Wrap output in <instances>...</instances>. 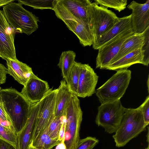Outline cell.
<instances>
[{
	"instance_id": "cell-1",
	"label": "cell",
	"mask_w": 149,
	"mask_h": 149,
	"mask_svg": "<svg viewBox=\"0 0 149 149\" xmlns=\"http://www.w3.org/2000/svg\"><path fill=\"white\" fill-rule=\"evenodd\" d=\"M0 102L10 118L17 134L26 122L31 103L21 93L12 87L0 91Z\"/></svg>"
},
{
	"instance_id": "cell-2",
	"label": "cell",
	"mask_w": 149,
	"mask_h": 149,
	"mask_svg": "<svg viewBox=\"0 0 149 149\" xmlns=\"http://www.w3.org/2000/svg\"><path fill=\"white\" fill-rule=\"evenodd\" d=\"M147 125L139 107L125 108L120 126L113 136L116 146L118 147L124 146L143 131Z\"/></svg>"
},
{
	"instance_id": "cell-3",
	"label": "cell",
	"mask_w": 149,
	"mask_h": 149,
	"mask_svg": "<svg viewBox=\"0 0 149 149\" xmlns=\"http://www.w3.org/2000/svg\"><path fill=\"white\" fill-rule=\"evenodd\" d=\"M2 11L6 20L16 32L30 35L38 28V17L19 3L13 1L3 6Z\"/></svg>"
},
{
	"instance_id": "cell-4",
	"label": "cell",
	"mask_w": 149,
	"mask_h": 149,
	"mask_svg": "<svg viewBox=\"0 0 149 149\" xmlns=\"http://www.w3.org/2000/svg\"><path fill=\"white\" fill-rule=\"evenodd\" d=\"M131 79V71L127 69L117 70L95 91L101 104L120 100L125 93Z\"/></svg>"
},
{
	"instance_id": "cell-5",
	"label": "cell",
	"mask_w": 149,
	"mask_h": 149,
	"mask_svg": "<svg viewBox=\"0 0 149 149\" xmlns=\"http://www.w3.org/2000/svg\"><path fill=\"white\" fill-rule=\"evenodd\" d=\"M64 116L66 119L64 143L67 149H74L80 139L79 131L83 116L80 101L76 95L72 94Z\"/></svg>"
},
{
	"instance_id": "cell-6",
	"label": "cell",
	"mask_w": 149,
	"mask_h": 149,
	"mask_svg": "<svg viewBox=\"0 0 149 149\" xmlns=\"http://www.w3.org/2000/svg\"><path fill=\"white\" fill-rule=\"evenodd\" d=\"M88 12L89 25L93 37L94 44L101 36L118 21L119 18L108 8L99 6L95 2L90 4Z\"/></svg>"
},
{
	"instance_id": "cell-7",
	"label": "cell",
	"mask_w": 149,
	"mask_h": 149,
	"mask_svg": "<svg viewBox=\"0 0 149 149\" xmlns=\"http://www.w3.org/2000/svg\"><path fill=\"white\" fill-rule=\"evenodd\" d=\"M91 2L89 0H55L53 10L62 21L74 20L89 25L88 7Z\"/></svg>"
},
{
	"instance_id": "cell-8",
	"label": "cell",
	"mask_w": 149,
	"mask_h": 149,
	"mask_svg": "<svg viewBox=\"0 0 149 149\" xmlns=\"http://www.w3.org/2000/svg\"><path fill=\"white\" fill-rule=\"evenodd\" d=\"M125 108L120 100L101 104L98 108L96 123L108 133H115L120 126Z\"/></svg>"
},
{
	"instance_id": "cell-9",
	"label": "cell",
	"mask_w": 149,
	"mask_h": 149,
	"mask_svg": "<svg viewBox=\"0 0 149 149\" xmlns=\"http://www.w3.org/2000/svg\"><path fill=\"white\" fill-rule=\"evenodd\" d=\"M56 91L57 89L50 88L40 101L38 113L31 142L33 141L45 128L49 126L54 118Z\"/></svg>"
},
{
	"instance_id": "cell-10",
	"label": "cell",
	"mask_w": 149,
	"mask_h": 149,
	"mask_svg": "<svg viewBox=\"0 0 149 149\" xmlns=\"http://www.w3.org/2000/svg\"><path fill=\"white\" fill-rule=\"evenodd\" d=\"M134 33L132 29L125 30L106 42L98 49L96 68L105 69L117 54L123 43Z\"/></svg>"
},
{
	"instance_id": "cell-11",
	"label": "cell",
	"mask_w": 149,
	"mask_h": 149,
	"mask_svg": "<svg viewBox=\"0 0 149 149\" xmlns=\"http://www.w3.org/2000/svg\"><path fill=\"white\" fill-rule=\"evenodd\" d=\"M16 33L0 10V57L6 60L17 59L14 45Z\"/></svg>"
},
{
	"instance_id": "cell-12",
	"label": "cell",
	"mask_w": 149,
	"mask_h": 149,
	"mask_svg": "<svg viewBox=\"0 0 149 149\" xmlns=\"http://www.w3.org/2000/svg\"><path fill=\"white\" fill-rule=\"evenodd\" d=\"M127 7L132 10L131 23L133 32L136 34L143 33L149 27V0L143 4L132 1Z\"/></svg>"
},
{
	"instance_id": "cell-13",
	"label": "cell",
	"mask_w": 149,
	"mask_h": 149,
	"mask_svg": "<svg viewBox=\"0 0 149 149\" xmlns=\"http://www.w3.org/2000/svg\"><path fill=\"white\" fill-rule=\"evenodd\" d=\"M98 76L88 64H81L77 91L78 97H90L95 92Z\"/></svg>"
},
{
	"instance_id": "cell-14",
	"label": "cell",
	"mask_w": 149,
	"mask_h": 149,
	"mask_svg": "<svg viewBox=\"0 0 149 149\" xmlns=\"http://www.w3.org/2000/svg\"><path fill=\"white\" fill-rule=\"evenodd\" d=\"M48 83L34 73L22 89L21 93L31 104L40 102L49 89Z\"/></svg>"
},
{
	"instance_id": "cell-15",
	"label": "cell",
	"mask_w": 149,
	"mask_h": 149,
	"mask_svg": "<svg viewBox=\"0 0 149 149\" xmlns=\"http://www.w3.org/2000/svg\"><path fill=\"white\" fill-rule=\"evenodd\" d=\"M40 106V101L31 104L26 122L17 134V149H28L31 141L32 134L36 122Z\"/></svg>"
},
{
	"instance_id": "cell-16",
	"label": "cell",
	"mask_w": 149,
	"mask_h": 149,
	"mask_svg": "<svg viewBox=\"0 0 149 149\" xmlns=\"http://www.w3.org/2000/svg\"><path fill=\"white\" fill-rule=\"evenodd\" d=\"M62 21L77 36L82 45L86 47L93 45V37L89 25L74 20L64 19Z\"/></svg>"
},
{
	"instance_id": "cell-17",
	"label": "cell",
	"mask_w": 149,
	"mask_h": 149,
	"mask_svg": "<svg viewBox=\"0 0 149 149\" xmlns=\"http://www.w3.org/2000/svg\"><path fill=\"white\" fill-rule=\"evenodd\" d=\"M6 61L8 74L13 77L19 83L25 86L33 74L32 68L17 59H8Z\"/></svg>"
},
{
	"instance_id": "cell-18",
	"label": "cell",
	"mask_w": 149,
	"mask_h": 149,
	"mask_svg": "<svg viewBox=\"0 0 149 149\" xmlns=\"http://www.w3.org/2000/svg\"><path fill=\"white\" fill-rule=\"evenodd\" d=\"M132 28L131 14L119 18L118 21L108 31L102 34L92 45L93 48L98 49L102 45L123 32Z\"/></svg>"
},
{
	"instance_id": "cell-19",
	"label": "cell",
	"mask_w": 149,
	"mask_h": 149,
	"mask_svg": "<svg viewBox=\"0 0 149 149\" xmlns=\"http://www.w3.org/2000/svg\"><path fill=\"white\" fill-rule=\"evenodd\" d=\"M73 93L65 80H61L57 89L56 97L54 117L64 115L65 111Z\"/></svg>"
},
{
	"instance_id": "cell-20",
	"label": "cell",
	"mask_w": 149,
	"mask_h": 149,
	"mask_svg": "<svg viewBox=\"0 0 149 149\" xmlns=\"http://www.w3.org/2000/svg\"><path fill=\"white\" fill-rule=\"evenodd\" d=\"M141 48L136 49L117 61L109 64L105 69L117 71L120 69H127L131 65L136 63L143 64V52Z\"/></svg>"
},
{
	"instance_id": "cell-21",
	"label": "cell",
	"mask_w": 149,
	"mask_h": 149,
	"mask_svg": "<svg viewBox=\"0 0 149 149\" xmlns=\"http://www.w3.org/2000/svg\"><path fill=\"white\" fill-rule=\"evenodd\" d=\"M143 42V33H134L123 43L118 53L111 60L109 64L117 61L136 49L141 48Z\"/></svg>"
},
{
	"instance_id": "cell-22",
	"label": "cell",
	"mask_w": 149,
	"mask_h": 149,
	"mask_svg": "<svg viewBox=\"0 0 149 149\" xmlns=\"http://www.w3.org/2000/svg\"><path fill=\"white\" fill-rule=\"evenodd\" d=\"M76 56L73 51L68 50L63 52L60 56L57 65L60 69L62 75L66 81L75 61Z\"/></svg>"
},
{
	"instance_id": "cell-23",
	"label": "cell",
	"mask_w": 149,
	"mask_h": 149,
	"mask_svg": "<svg viewBox=\"0 0 149 149\" xmlns=\"http://www.w3.org/2000/svg\"><path fill=\"white\" fill-rule=\"evenodd\" d=\"M48 126L45 128L33 141L31 142L33 146L38 149H52L61 142L54 140L50 137L48 132Z\"/></svg>"
},
{
	"instance_id": "cell-24",
	"label": "cell",
	"mask_w": 149,
	"mask_h": 149,
	"mask_svg": "<svg viewBox=\"0 0 149 149\" xmlns=\"http://www.w3.org/2000/svg\"><path fill=\"white\" fill-rule=\"evenodd\" d=\"M81 64L75 61L66 81L70 90L75 95L77 91Z\"/></svg>"
},
{
	"instance_id": "cell-25",
	"label": "cell",
	"mask_w": 149,
	"mask_h": 149,
	"mask_svg": "<svg viewBox=\"0 0 149 149\" xmlns=\"http://www.w3.org/2000/svg\"><path fill=\"white\" fill-rule=\"evenodd\" d=\"M55 0H18L19 3L22 5L27 6L34 9H50L53 10Z\"/></svg>"
},
{
	"instance_id": "cell-26",
	"label": "cell",
	"mask_w": 149,
	"mask_h": 149,
	"mask_svg": "<svg viewBox=\"0 0 149 149\" xmlns=\"http://www.w3.org/2000/svg\"><path fill=\"white\" fill-rule=\"evenodd\" d=\"M0 140L11 145L17 149V134L16 133L0 125Z\"/></svg>"
},
{
	"instance_id": "cell-27",
	"label": "cell",
	"mask_w": 149,
	"mask_h": 149,
	"mask_svg": "<svg viewBox=\"0 0 149 149\" xmlns=\"http://www.w3.org/2000/svg\"><path fill=\"white\" fill-rule=\"evenodd\" d=\"M94 1L98 5L113 8L119 12L124 10L127 4V0H94Z\"/></svg>"
},
{
	"instance_id": "cell-28",
	"label": "cell",
	"mask_w": 149,
	"mask_h": 149,
	"mask_svg": "<svg viewBox=\"0 0 149 149\" xmlns=\"http://www.w3.org/2000/svg\"><path fill=\"white\" fill-rule=\"evenodd\" d=\"M64 115L55 117L48 127V132L50 137L53 139L58 140L60 130L62 125Z\"/></svg>"
},
{
	"instance_id": "cell-29",
	"label": "cell",
	"mask_w": 149,
	"mask_h": 149,
	"mask_svg": "<svg viewBox=\"0 0 149 149\" xmlns=\"http://www.w3.org/2000/svg\"><path fill=\"white\" fill-rule=\"evenodd\" d=\"M143 33L144 36V42L141 49L143 52V65L148 66L149 63V27Z\"/></svg>"
},
{
	"instance_id": "cell-30",
	"label": "cell",
	"mask_w": 149,
	"mask_h": 149,
	"mask_svg": "<svg viewBox=\"0 0 149 149\" xmlns=\"http://www.w3.org/2000/svg\"><path fill=\"white\" fill-rule=\"evenodd\" d=\"M0 125L16 133L10 118L5 111L2 104L0 102Z\"/></svg>"
},
{
	"instance_id": "cell-31",
	"label": "cell",
	"mask_w": 149,
	"mask_h": 149,
	"mask_svg": "<svg viewBox=\"0 0 149 149\" xmlns=\"http://www.w3.org/2000/svg\"><path fill=\"white\" fill-rule=\"evenodd\" d=\"M98 142L99 140L95 137H87L80 139L74 149H93Z\"/></svg>"
},
{
	"instance_id": "cell-32",
	"label": "cell",
	"mask_w": 149,
	"mask_h": 149,
	"mask_svg": "<svg viewBox=\"0 0 149 149\" xmlns=\"http://www.w3.org/2000/svg\"><path fill=\"white\" fill-rule=\"evenodd\" d=\"M142 112L145 123H149V96H147L144 102L139 107Z\"/></svg>"
},
{
	"instance_id": "cell-33",
	"label": "cell",
	"mask_w": 149,
	"mask_h": 149,
	"mask_svg": "<svg viewBox=\"0 0 149 149\" xmlns=\"http://www.w3.org/2000/svg\"><path fill=\"white\" fill-rule=\"evenodd\" d=\"M7 74V68L3 64L0 63V84L6 82Z\"/></svg>"
},
{
	"instance_id": "cell-34",
	"label": "cell",
	"mask_w": 149,
	"mask_h": 149,
	"mask_svg": "<svg viewBox=\"0 0 149 149\" xmlns=\"http://www.w3.org/2000/svg\"><path fill=\"white\" fill-rule=\"evenodd\" d=\"M66 127V119L64 117L63 119V123L61 126L59 135L58 140L61 141L65 139V131Z\"/></svg>"
},
{
	"instance_id": "cell-35",
	"label": "cell",
	"mask_w": 149,
	"mask_h": 149,
	"mask_svg": "<svg viewBox=\"0 0 149 149\" xmlns=\"http://www.w3.org/2000/svg\"><path fill=\"white\" fill-rule=\"evenodd\" d=\"M13 147L10 144L0 140V149H13Z\"/></svg>"
},
{
	"instance_id": "cell-36",
	"label": "cell",
	"mask_w": 149,
	"mask_h": 149,
	"mask_svg": "<svg viewBox=\"0 0 149 149\" xmlns=\"http://www.w3.org/2000/svg\"><path fill=\"white\" fill-rule=\"evenodd\" d=\"M64 142V139L61 141V142L56 146L55 149H67Z\"/></svg>"
},
{
	"instance_id": "cell-37",
	"label": "cell",
	"mask_w": 149,
	"mask_h": 149,
	"mask_svg": "<svg viewBox=\"0 0 149 149\" xmlns=\"http://www.w3.org/2000/svg\"><path fill=\"white\" fill-rule=\"evenodd\" d=\"M14 1L13 0H0V8L1 6H5Z\"/></svg>"
},
{
	"instance_id": "cell-38",
	"label": "cell",
	"mask_w": 149,
	"mask_h": 149,
	"mask_svg": "<svg viewBox=\"0 0 149 149\" xmlns=\"http://www.w3.org/2000/svg\"><path fill=\"white\" fill-rule=\"evenodd\" d=\"M28 149H38L33 146L31 143L29 145Z\"/></svg>"
},
{
	"instance_id": "cell-39",
	"label": "cell",
	"mask_w": 149,
	"mask_h": 149,
	"mask_svg": "<svg viewBox=\"0 0 149 149\" xmlns=\"http://www.w3.org/2000/svg\"><path fill=\"white\" fill-rule=\"evenodd\" d=\"M145 149H149V145H148V147L146 148Z\"/></svg>"
},
{
	"instance_id": "cell-40",
	"label": "cell",
	"mask_w": 149,
	"mask_h": 149,
	"mask_svg": "<svg viewBox=\"0 0 149 149\" xmlns=\"http://www.w3.org/2000/svg\"><path fill=\"white\" fill-rule=\"evenodd\" d=\"M1 89V87H0V91Z\"/></svg>"
},
{
	"instance_id": "cell-41",
	"label": "cell",
	"mask_w": 149,
	"mask_h": 149,
	"mask_svg": "<svg viewBox=\"0 0 149 149\" xmlns=\"http://www.w3.org/2000/svg\"></svg>"
}]
</instances>
